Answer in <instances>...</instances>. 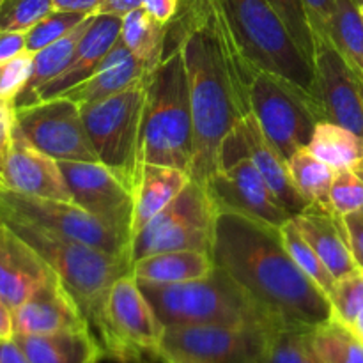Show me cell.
Masks as SVG:
<instances>
[{"mask_svg":"<svg viewBox=\"0 0 363 363\" xmlns=\"http://www.w3.org/2000/svg\"><path fill=\"white\" fill-rule=\"evenodd\" d=\"M211 257L250 301L264 330H312L332 318L328 296L287 254L280 227L218 213Z\"/></svg>","mask_w":363,"mask_h":363,"instance_id":"cell-1","label":"cell"},{"mask_svg":"<svg viewBox=\"0 0 363 363\" xmlns=\"http://www.w3.org/2000/svg\"><path fill=\"white\" fill-rule=\"evenodd\" d=\"M179 45L186 64L194 119L190 176L191 181L206 184L218 170L223 140L245 116L234 98L222 52L209 25L184 35Z\"/></svg>","mask_w":363,"mask_h":363,"instance_id":"cell-2","label":"cell"},{"mask_svg":"<svg viewBox=\"0 0 363 363\" xmlns=\"http://www.w3.org/2000/svg\"><path fill=\"white\" fill-rule=\"evenodd\" d=\"M194 119L190 85L181 45L165 53L149 73L142 121V162L190 172Z\"/></svg>","mask_w":363,"mask_h":363,"instance_id":"cell-3","label":"cell"},{"mask_svg":"<svg viewBox=\"0 0 363 363\" xmlns=\"http://www.w3.org/2000/svg\"><path fill=\"white\" fill-rule=\"evenodd\" d=\"M0 222L9 225L45 259L74 298L92 332H96L113 282L131 273L130 257L46 233L20 220L0 218Z\"/></svg>","mask_w":363,"mask_h":363,"instance_id":"cell-4","label":"cell"},{"mask_svg":"<svg viewBox=\"0 0 363 363\" xmlns=\"http://www.w3.org/2000/svg\"><path fill=\"white\" fill-rule=\"evenodd\" d=\"M220 2L248 64L255 71H268L293 82L314 98V64L298 48L272 4L268 0Z\"/></svg>","mask_w":363,"mask_h":363,"instance_id":"cell-5","label":"cell"},{"mask_svg":"<svg viewBox=\"0 0 363 363\" xmlns=\"http://www.w3.org/2000/svg\"><path fill=\"white\" fill-rule=\"evenodd\" d=\"M138 286L165 328L204 325L262 328L250 301L218 268L211 275L190 282H138Z\"/></svg>","mask_w":363,"mask_h":363,"instance_id":"cell-6","label":"cell"},{"mask_svg":"<svg viewBox=\"0 0 363 363\" xmlns=\"http://www.w3.org/2000/svg\"><path fill=\"white\" fill-rule=\"evenodd\" d=\"M147 78L142 77L117 94L80 105L98 162L108 167L135 194L142 167V121Z\"/></svg>","mask_w":363,"mask_h":363,"instance_id":"cell-7","label":"cell"},{"mask_svg":"<svg viewBox=\"0 0 363 363\" xmlns=\"http://www.w3.org/2000/svg\"><path fill=\"white\" fill-rule=\"evenodd\" d=\"M94 335L106 360L162 362L165 326L131 273L113 282Z\"/></svg>","mask_w":363,"mask_h":363,"instance_id":"cell-8","label":"cell"},{"mask_svg":"<svg viewBox=\"0 0 363 363\" xmlns=\"http://www.w3.org/2000/svg\"><path fill=\"white\" fill-rule=\"evenodd\" d=\"M0 218L20 220L46 233L80 241L108 254L130 257L133 240L131 222H116L92 215L74 202L28 197L16 191L0 190Z\"/></svg>","mask_w":363,"mask_h":363,"instance_id":"cell-9","label":"cell"},{"mask_svg":"<svg viewBox=\"0 0 363 363\" xmlns=\"http://www.w3.org/2000/svg\"><path fill=\"white\" fill-rule=\"evenodd\" d=\"M204 186L218 213H238L273 227L293 218L250 158L241 124L223 140L218 170Z\"/></svg>","mask_w":363,"mask_h":363,"instance_id":"cell-10","label":"cell"},{"mask_svg":"<svg viewBox=\"0 0 363 363\" xmlns=\"http://www.w3.org/2000/svg\"><path fill=\"white\" fill-rule=\"evenodd\" d=\"M250 110L277 151L289 160L308 147L315 126L323 121L318 101L282 77L255 71L250 84Z\"/></svg>","mask_w":363,"mask_h":363,"instance_id":"cell-11","label":"cell"},{"mask_svg":"<svg viewBox=\"0 0 363 363\" xmlns=\"http://www.w3.org/2000/svg\"><path fill=\"white\" fill-rule=\"evenodd\" d=\"M218 209L204 184L190 181L188 186L145 223L133 238L131 262L160 252L199 250L211 254Z\"/></svg>","mask_w":363,"mask_h":363,"instance_id":"cell-12","label":"cell"},{"mask_svg":"<svg viewBox=\"0 0 363 363\" xmlns=\"http://www.w3.org/2000/svg\"><path fill=\"white\" fill-rule=\"evenodd\" d=\"M16 126L34 147L57 162H98L80 105L67 96L18 106Z\"/></svg>","mask_w":363,"mask_h":363,"instance_id":"cell-13","label":"cell"},{"mask_svg":"<svg viewBox=\"0 0 363 363\" xmlns=\"http://www.w3.org/2000/svg\"><path fill=\"white\" fill-rule=\"evenodd\" d=\"M262 347L264 330L257 326H170L163 335L162 358L194 363H261Z\"/></svg>","mask_w":363,"mask_h":363,"instance_id":"cell-14","label":"cell"},{"mask_svg":"<svg viewBox=\"0 0 363 363\" xmlns=\"http://www.w3.org/2000/svg\"><path fill=\"white\" fill-rule=\"evenodd\" d=\"M314 98L323 121L347 128L363 140V85L330 39H315Z\"/></svg>","mask_w":363,"mask_h":363,"instance_id":"cell-15","label":"cell"},{"mask_svg":"<svg viewBox=\"0 0 363 363\" xmlns=\"http://www.w3.org/2000/svg\"><path fill=\"white\" fill-rule=\"evenodd\" d=\"M73 202L116 222L133 218V191L101 162H59Z\"/></svg>","mask_w":363,"mask_h":363,"instance_id":"cell-16","label":"cell"},{"mask_svg":"<svg viewBox=\"0 0 363 363\" xmlns=\"http://www.w3.org/2000/svg\"><path fill=\"white\" fill-rule=\"evenodd\" d=\"M6 190L28 197L73 202L59 162L28 142L18 126L6 165Z\"/></svg>","mask_w":363,"mask_h":363,"instance_id":"cell-17","label":"cell"},{"mask_svg":"<svg viewBox=\"0 0 363 363\" xmlns=\"http://www.w3.org/2000/svg\"><path fill=\"white\" fill-rule=\"evenodd\" d=\"M13 319L14 335H52L91 328L74 298L57 275L14 308Z\"/></svg>","mask_w":363,"mask_h":363,"instance_id":"cell-18","label":"cell"},{"mask_svg":"<svg viewBox=\"0 0 363 363\" xmlns=\"http://www.w3.org/2000/svg\"><path fill=\"white\" fill-rule=\"evenodd\" d=\"M53 277L45 259L0 222V300L14 311Z\"/></svg>","mask_w":363,"mask_h":363,"instance_id":"cell-19","label":"cell"},{"mask_svg":"<svg viewBox=\"0 0 363 363\" xmlns=\"http://www.w3.org/2000/svg\"><path fill=\"white\" fill-rule=\"evenodd\" d=\"M119 38L121 18L108 16V14H96L89 25L87 32L78 41L67 66L64 67L62 73L57 74L52 82H48L35 94L34 103L66 94L67 91L91 78L99 67V64L103 62V59L113 48V45L119 41Z\"/></svg>","mask_w":363,"mask_h":363,"instance_id":"cell-20","label":"cell"},{"mask_svg":"<svg viewBox=\"0 0 363 363\" xmlns=\"http://www.w3.org/2000/svg\"><path fill=\"white\" fill-rule=\"evenodd\" d=\"M240 124L241 130H243L245 140H247L250 158L254 160L255 167L259 169L261 176L264 177L268 186L273 190V194L277 195V199L282 202V206L291 213V216L303 213L308 208V204L300 195L298 188L294 186L287 160L268 140L254 113L248 112L241 119Z\"/></svg>","mask_w":363,"mask_h":363,"instance_id":"cell-21","label":"cell"},{"mask_svg":"<svg viewBox=\"0 0 363 363\" xmlns=\"http://www.w3.org/2000/svg\"><path fill=\"white\" fill-rule=\"evenodd\" d=\"M293 222L335 279L358 268L347 243L342 216L325 209L307 208L293 216Z\"/></svg>","mask_w":363,"mask_h":363,"instance_id":"cell-22","label":"cell"},{"mask_svg":"<svg viewBox=\"0 0 363 363\" xmlns=\"http://www.w3.org/2000/svg\"><path fill=\"white\" fill-rule=\"evenodd\" d=\"M190 181V172L183 169L144 163L140 181L133 194L131 236H137L142 227L162 213L188 186Z\"/></svg>","mask_w":363,"mask_h":363,"instance_id":"cell-23","label":"cell"},{"mask_svg":"<svg viewBox=\"0 0 363 363\" xmlns=\"http://www.w3.org/2000/svg\"><path fill=\"white\" fill-rule=\"evenodd\" d=\"M147 73H151V69L142 64L119 38L94 74L62 96H67L78 105L98 101L130 87Z\"/></svg>","mask_w":363,"mask_h":363,"instance_id":"cell-24","label":"cell"},{"mask_svg":"<svg viewBox=\"0 0 363 363\" xmlns=\"http://www.w3.org/2000/svg\"><path fill=\"white\" fill-rule=\"evenodd\" d=\"M30 363H99L105 358L91 328L52 335H14Z\"/></svg>","mask_w":363,"mask_h":363,"instance_id":"cell-25","label":"cell"},{"mask_svg":"<svg viewBox=\"0 0 363 363\" xmlns=\"http://www.w3.org/2000/svg\"><path fill=\"white\" fill-rule=\"evenodd\" d=\"M215 272L209 252L174 250L145 255L131 262V275L142 284H179L204 279Z\"/></svg>","mask_w":363,"mask_h":363,"instance_id":"cell-26","label":"cell"},{"mask_svg":"<svg viewBox=\"0 0 363 363\" xmlns=\"http://www.w3.org/2000/svg\"><path fill=\"white\" fill-rule=\"evenodd\" d=\"M96 14L85 18L77 28L69 32L67 35L60 38L59 41L52 43L46 48L39 50L34 53V62H32V74L28 78L27 85H25L23 91L20 92L16 99H14V106H27L32 105L35 99V94L45 87L48 82H52L57 74H60L64 71V67L67 66V62L73 57L74 48H77L78 41L82 39V35L87 32L89 25H91L92 18Z\"/></svg>","mask_w":363,"mask_h":363,"instance_id":"cell-27","label":"cell"},{"mask_svg":"<svg viewBox=\"0 0 363 363\" xmlns=\"http://www.w3.org/2000/svg\"><path fill=\"white\" fill-rule=\"evenodd\" d=\"M167 35L169 25L156 21L144 7L121 18V41L151 71L165 57Z\"/></svg>","mask_w":363,"mask_h":363,"instance_id":"cell-28","label":"cell"},{"mask_svg":"<svg viewBox=\"0 0 363 363\" xmlns=\"http://www.w3.org/2000/svg\"><path fill=\"white\" fill-rule=\"evenodd\" d=\"M308 151L333 170H357L363 165V140L347 128L319 121Z\"/></svg>","mask_w":363,"mask_h":363,"instance_id":"cell-29","label":"cell"},{"mask_svg":"<svg viewBox=\"0 0 363 363\" xmlns=\"http://www.w3.org/2000/svg\"><path fill=\"white\" fill-rule=\"evenodd\" d=\"M330 43L363 85V9L353 0H337Z\"/></svg>","mask_w":363,"mask_h":363,"instance_id":"cell-30","label":"cell"},{"mask_svg":"<svg viewBox=\"0 0 363 363\" xmlns=\"http://www.w3.org/2000/svg\"><path fill=\"white\" fill-rule=\"evenodd\" d=\"M289 170L293 176L294 186L298 188L301 197L307 201L308 208L332 211L330 190H332L335 170L325 162L312 155L308 147L298 149L289 160Z\"/></svg>","mask_w":363,"mask_h":363,"instance_id":"cell-31","label":"cell"},{"mask_svg":"<svg viewBox=\"0 0 363 363\" xmlns=\"http://www.w3.org/2000/svg\"><path fill=\"white\" fill-rule=\"evenodd\" d=\"M311 344L321 363H363V340L333 315L311 330Z\"/></svg>","mask_w":363,"mask_h":363,"instance_id":"cell-32","label":"cell"},{"mask_svg":"<svg viewBox=\"0 0 363 363\" xmlns=\"http://www.w3.org/2000/svg\"><path fill=\"white\" fill-rule=\"evenodd\" d=\"M261 363H321L311 344V330H264Z\"/></svg>","mask_w":363,"mask_h":363,"instance_id":"cell-33","label":"cell"},{"mask_svg":"<svg viewBox=\"0 0 363 363\" xmlns=\"http://www.w3.org/2000/svg\"><path fill=\"white\" fill-rule=\"evenodd\" d=\"M280 236H282L284 247H286L287 254L291 255L294 262H296L298 268L323 291V293L328 296L332 293L333 286H335V277L330 273V269L326 268L325 262L321 261L318 254H315L314 248L311 247L307 240L303 238V234L300 233V229L296 227V223L293 222V218L287 220L282 227H280Z\"/></svg>","mask_w":363,"mask_h":363,"instance_id":"cell-34","label":"cell"},{"mask_svg":"<svg viewBox=\"0 0 363 363\" xmlns=\"http://www.w3.org/2000/svg\"><path fill=\"white\" fill-rule=\"evenodd\" d=\"M218 2L220 0H179L177 16L169 23L165 53L177 48L186 34L208 27L215 16Z\"/></svg>","mask_w":363,"mask_h":363,"instance_id":"cell-35","label":"cell"},{"mask_svg":"<svg viewBox=\"0 0 363 363\" xmlns=\"http://www.w3.org/2000/svg\"><path fill=\"white\" fill-rule=\"evenodd\" d=\"M328 300L333 318L351 326V323L363 311V269L357 268L337 279Z\"/></svg>","mask_w":363,"mask_h":363,"instance_id":"cell-36","label":"cell"},{"mask_svg":"<svg viewBox=\"0 0 363 363\" xmlns=\"http://www.w3.org/2000/svg\"><path fill=\"white\" fill-rule=\"evenodd\" d=\"M87 16H91V14L53 9L43 20H39L30 30L25 32V35H27V52L35 53L50 46L52 43L59 41L60 38L69 34L73 28H77Z\"/></svg>","mask_w":363,"mask_h":363,"instance_id":"cell-37","label":"cell"},{"mask_svg":"<svg viewBox=\"0 0 363 363\" xmlns=\"http://www.w3.org/2000/svg\"><path fill=\"white\" fill-rule=\"evenodd\" d=\"M268 2L272 4V7L277 11L280 20L284 21L291 38L294 39L301 53L314 64V32H312L303 0H268Z\"/></svg>","mask_w":363,"mask_h":363,"instance_id":"cell-38","label":"cell"},{"mask_svg":"<svg viewBox=\"0 0 363 363\" xmlns=\"http://www.w3.org/2000/svg\"><path fill=\"white\" fill-rule=\"evenodd\" d=\"M55 9L52 0H2L0 32H27Z\"/></svg>","mask_w":363,"mask_h":363,"instance_id":"cell-39","label":"cell"},{"mask_svg":"<svg viewBox=\"0 0 363 363\" xmlns=\"http://www.w3.org/2000/svg\"><path fill=\"white\" fill-rule=\"evenodd\" d=\"M333 213L351 215L363 209V172L362 170H337L330 190Z\"/></svg>","mask_w":363,"mask_h":363,"instance_id":"cell-40","label":"cell"},{"mask_svg":"<svg viewBox=\"0 0 363 363\" xmlns=\"http://www.w3.org/2000/svg\"><path fill=\"white\" fill-rule=\"evenodd\" d=\"M34 53L25 52L0 64V99L14 101L27 85L32 74Z\"/></svg>","mask_w":363,"mask_h":363,"instance_id":"cell-41","label":"cell"},{"mask_svg":"<svg viewBox=\"0 0 363 363\" xmlns=\"http://www.w3.org/2000/svg\"><path fill=\"white\" fill-rule=\"evenodd\" d=\"M14 126H16L14 101L0 99V190H6V165L13 145Z\"/></svg>","mask_w":363,"mask_h":363,"instance_id":"cell-42","label":"cell"},{"mask_svg":"<svg viewBox=\"0 0 363 363\" xmlns=\"http://www.w3.org/2000/svg\"><path fill=\"white\" fill-rule=\"evenodd\" d=\"M337 0H303L308 21L315 39H330V23Z\"/></svg>","mask_w":363,"mask_h":363,"instance_id":"cell-43","label":"cell"},{"mask_svg":"<svg viewBox=\"0 0 363 363\" xmlns=\"http://www.w3.org/2000/svg\"><path fill=\"white\" fill-rule=\"evenodd\" d=\"M342 220L344 227H346L351 254H353V259L358 268L363 269V209L342 216Z\"/></svg>","mask_w":363,"mask_h":363,"instance_id":"cell-44","label":"cell"},{"mask_svg":"<svg viewBox=\"0 0 363 363\" xmlns=\"http://www.w3.org/2000/svg\"><path fill=\"white\" fill-rule=\"evenodd\" d=\"M27 52L25 32H0V64Z\"/></svg>","mask_w":363,"mask_h":363,"instance_id":"cell-45","label":"cell"},{"mask_svg":"<svg viewBox=\"0 0 363 363\" xmlns=\"http://www.w3.org/2000/svg\"><path fill=\"white\" fill-rule=\"evenodd\" d=\"M145 11L160 23L169 25L179 11V0H144L142 4Z\"/></svg>","mask_w":363,"mask_h":363,"instance_id":"cell-46","label":"cell"},{"mask_svg":"<svg viewBox=\"0 0 363 363\" xmlns=\"http://www.w3.org/2000/svg\"><path fill=\"white\" fill-rule=\"evenodd\" d=\"M144 0H99L96 14H108V16L123 18L131 11L142 7Z\"/></svg>","mask_w":363,"mask_h":363,"instance_id":"cell-47","label":"cell"},{"mask_svg":"<svg viewBox=\"0 0 363 363\" xmlns=\"http://www.w3.org/2000/svg\"><path fill=\"white\" fill-rule=\"evenodd\" d=\"M0 363H30L14 337L0 339Z\"/></svg>","mask_w":363,"mask_h":363,"instance_id":"cell-48","label":"cell"},{"mask_svg":"<svg viewBox=\"0 0 363 363\" xmlns=\"http://www.w3.org/2000/svg\"><path fill=\"white\" fill-rule=\"evenodd\" d=\"M53 7L59 11H71V13L96 14L99 0H52Z\"/></svg>","mask_w":363,"mask_h":363,"instance_id":"cell-49","label":"cell"},{"mask_svg":"<svg viewBox=\"0 0 363 363\" xmlns=\"http://www.w3.org/2000/svg\"><path fill=\"white\" fill-rule=\"evenodd\" d=\"M14 337V319L13 311L0 300V339Z\"/></svg>","mask_w":363,"mask_h":363,"instance_id":"cell-50","label":"cell"},{"mask_svg":"<svg viewBox=\"0 0 363 363\" xmlns=\"http://www.w3.org/2000/svg\"><path fill=\"white\" fill-rule=\"evenodd\" d=\"M351 330H353L354 333H357L358 337H360V339L363 340V311L360 312V314H358V318L354 319L353 323H351V326H350Z\"/></svg>","mask_w":363,"mask_h":363,"instance_id":"cell-51","label":"cell"},{"mask_svg":"<svg viewBox=\"0 0 363 363\" xmlns=\"http://www.w3.org/2000/svg\"><path fill=\"white\" fill-rule=\"evenodd\" d=\"M162 363H194L188 360H181V358H172V357H163Z\"/></svg>","mask_w":363,"mask_h":363,"instance_id":"cell-52","label":"cell"},{"mask_svg":"<svg viewBox=\"0 0 363 363\" xmlns=\"http://www.w3.org/2000/svg\"><path fill=\"white\" fill-rule=\"evenodd\" d=\"M354 4H357V6H360V7H363V0H353Z\"/></svg>","mask_w":363,"mask_h":363,"instance_id":"cell-53","label":"cell"},{"mask_svg":"<svg viewBox=\"0 0 363 363\" xmlns=\"http://www.w3.org/2000/svg\"><path fill=\"white\" fill-rule=\"evenodd\" d=\"M358 170H362V172H363V165H362V167H360V169H358Z\"/></svg>","mask_w":363,"mask_h":363,"instance_id":"cell-54","label":"cell"},{"mask_svg":"<svg viewBox=\"0 0 363 363\" xmlns=\"http://www.w3.org/2000/svg\"><path fill=\"white\" fill-rule=\"evenodd\" d=\"M0 2H2V0H0Z\"/></svg>","mask_w":363,"mask_h":363,"instance_id":"cell-55","label":"cell"},{"mask_svg":"<svg viewBox=\"0 0 363 363\" xmlns=\"http://www.w3.org/2000/svg\"><path fill=\"white\" fill-rule=\"evenodd\" d=\"M362 9H363V7H362Z\"/></svg>","mask_w":363,"mask_h":363,"instance_id":"cell-56","label":"cell"}]
</instances>
